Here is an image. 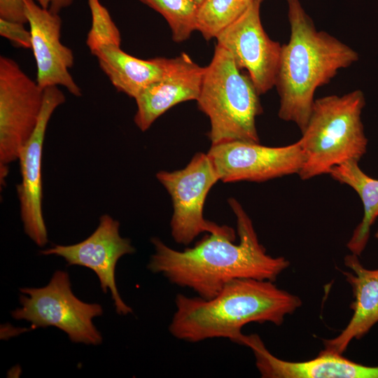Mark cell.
Masks as SVG:
<instances>
[{
    "label": "cell",
    "mask_w": 378,
    "mask_h": 378,
    "mask_svg": "<svg viewBox=\"0 0 378 378\" xmlns=\"http://www.w3.org/2000/svg\"><path fill=\"white\" fill-rule=\"evenodd\" d=\"M227 202L236 216L239 244L234 243L235 234L209 233L193 247L178 251L153 237L150 242L155 253L148 269L162 274L173 284L192 289L206 300L216 296L236 279L276 281L289 267V260L268 255L241 204L234 197Z\"/></svg>",
    "instance_id": "1"
},
{
    "label": "cell",
    "mask_w": 378,
    "mask_h": 378,
    "mask_svg": "<svg viewBox=\"0 0 378 378\" xmlns=\"http://www.w3.org/2000/svg\"><path fill=\"white\" fill-rule=\"evenodd\" d=\"M175 305L169 326L175 338L192 343L227 338L236 343L244 326L252 322L281 326L302 300L274 281L236 279L211 299L178 294Z\"/></svg>",
    "instance_id": "2"
},
{
    "label": "cell",
    "mask_w": 378,
    "mask_h": 378,
    "mask_svg": "<svg viewBox=\"0 0 378 378\" xmlns=\"http://www.w3.org/2000/svg\"><path fill=\"white\" fill-rule=\"evenodd\" d=\"M290 38L282 45L275 87L278 116L304 130L316 89L340 69L358 60L350 46L325 31H318L300 0H287Z\"/></svg>",
    "instance_id": "3"
},
{
    "label": "cell",
    "mask_w": 378,
    "mask_h": 378,
    "mask_svg": "<svg viewBox=\"0 0 378 378\" xmlns=\"http://www.w3.org/2000/svg\"><path fill=\"white\" fill-rule=\"evenodd\" d=\"M365 104L360 90L314 100L298 140L304 156L298 174L302 180L329 174L334 167L348 161H360L368 146L361 121Z\"/></svg>",
    "instance_id": "4"
},
{
    "label": "cell",
    "mask_w": 378,
    "mask_h": 378,
    "mask_svg": "<svg viewBox=\"0 0 378 378\" xmlns=\"http://www.w3.org/2000/svg\"><path fill=\"white\" fill-rule=\"evenodd\" d=\"M233 57L216 44L205 67L199 110L210 122L211 145L231 141L260 143L256 118L262 112L259 94L248 74H244Z\"/></svg>",
    "instance_id": "5"
},
{
    "label": "cell",
    "mask_w": 378,
    "mask_h": 378,
    "mask_svg": "<svg viewBox=\"0 0 378 378\" xmlns=\"http://www.w3.org/2000/svg\"><path fill=\"white\" fill-rule=\"evenodd\" d=\"M21 307L12 312L17 320H26L34 328L55 326L76 343L97 345L102 337L92 319L101 316L97 303H86L72 292L67 272L57 270L48 285L41 288H21Z\"/></svg>",
    "instance_id": "6"
},
{
    "label": "cell",
    "mask_w": 378,
    "mask_h": 378,
    "mask_svg": "<svg viewBox=\"0 0 378 378\" xmlns=\"http://www.w3.org/2000/svg\"><path fill=\"white\" fill-rule=\"evenodd\" d=\"M155 176L171 197L173 214L170 228L175 242L189 245L203 232L235 234L232 227L219 225L204 216L208 193L220 181L207 153H197L184 168L172 172L161 170Z\"/></svg>",
    "instance_id": "7"
},
{
    "label": "cell",
    "mask_w": 378,
    "mask_h": 378,
    "mask_svg": "<svg viewBox=\"0 0 378 378\" xmlns=\"http://www.w3.org/2000/svg\"><path fill=\"white\" fill-rule=\"evenodd\" d=\"M44 89L13 59L0 57V177L18 159L33 133L41 111Z\"/></svg>",
    "instance_id": "8"
},
{
    "label": "cell",
    "mask_w": 378,
    "mask_h": 378,
    "mask_svg": "<svg viewBox=\"0 0 378 378\" xmlns=\"http://www.w3.org/2000/svg\"><path fill=\"white\" fill-rule=\"evenodd\" d=\"M207 154L223 183H260L298 174L304 160L298 141L278 147L244 141H226L211 145Z\"/></svg>",
    "instance_id": "9"
},
{
    "label": "cell",
    "mask_w": 378,
    "mask_h": 378,
    "mask_svg": "<svg viewBox=\"0 0 378 378\" xmlns=\"http://www.w3.org/2000/svg\"><path fill=\"white\" fill-rule=\"evenodd\" d=\"M262 0H253L246 10L216 37L241 69H246L259 94L275 86L281 45L265 31L260 16Z\"/></svg>",
    "instance_id": "10"
},
{
    "label": "cell",
    "mask_w": 378,
    "mask_h": 378,
    "mask_svg": "<svg viewBox=\"0 0 378 378\" xmlns=\"http://www.w3.org/2000/svg\"><path fill=\"white\" fill-rule=\"evenodd\" d=\"M66 101L58 86L44 88L43 101L36 127L18 156L21 182L17 185L20 216L25 234L38 246L48 242L42 201V156L45 135L55 109Z\"/></svg>",
    "instance_id": "11"
},
{
    "label": "cell",
    "mask_w": 378,
    "mask_h": 378,
    "mask_svg": "<svg viewBox=\"0 0 378 378\" xmlns=\"http://www.w3.org/2000/svg\"><path fill=\"white\" fill-rule=\"evenodd\" d=\"M120 223L108 214L99 218L96 230L83 241L71 245H54L43 250L44 255L62 257L69 265L88 267L97 274L104 293L110 290L117 314L127 315L132 309L122 300L115 283V267L123 255L135 252L130 239L122 237Z\"/></svg>",
    "instance_id": "12"
},
{
    "label": "cell",
    "mask_w": 378,
    "mask_h": 378,
    "mask_svg": "<svg viewBox=\"0 0 378 378\" xmlns=\"http://www.w3.org/2000/svg\"><path fill=\"white\" fill-rule=\"evenodd\" d=\"M24 1L36 65V81L43 89L62 86L74 96L80 97L81 89L69 71L74 65V56L71 49L61 41L59 13L42 8L34 0Z\"/></svg>",
    "instance_id": "13"
},
{
    "label": "cell",
    "mask_w": 378,
    "mask_h": 378,
    "mask_svg": "<svg viewBox=\"0 0 378 378\" xmlns=\"http://www.w3.org/2000/svg\"><path fill=\"white\" fill-rule=\"evenodd\" d=\"M237 344L251 349L263 378H378V365L358 363L326 349L313 359L293 362L274 356L257 334H242Z\"/></svg>",
    "instance_id": "14"
},
{
    "label": "cell",
    "mask_w": 378,
    "mask_h": 378,
    "mask_svg": "<svg viewBox=\"0 0 378 378\" xmlns=\"http://www.w3.org/2000/svg\"><path fill=\"white\" fill-rule=\"evenodd\" d=\"M205 67L199 66L186 53L170 58L161 79L143 90L135 99L134 121L142 132L150 128L163 113L175 105L197 99Z\"/></svg>",
    "instance_id": "15"
},
{
    "label": "cell",
    "mask_w": 378,
    "mask_h": 378,
    "mask_svg": "<svg viewBox=\"0 0 378 378\" xmlns=\"http://www.w3.org/2000/svg\"><path fill=\"white\" fill-rule=\"evenodd\" d=\"M344 265L352 270L342 272L352 289L354 300L350 308L353 315L340 335L323 341L324 349L340 354L353 340L362 338L378 323V268L365 267L353 253L345 256Z\"/></svg>",
    "instance_id": "16"
},
{
    "label": "cell",
    "mask_w": 378,
    "mask_h": 378,
    "mask_svg": "<svg viewBox=\"0 0 378 378\" xmlns=\"http://www.w3.org/2000/svg\"><path fill=\"white\" fill-rule=\"evenodd\" d=\"M94 56L114 88L134 99L147 87L162 78L170 59L137 58L118 46H104Z\"/></svg>",
    "instance_id": "17"
},
{
    "label": "cell",
    "mask_w": 378,
    "mask_h": 378,
    "mask_svg": "<svg viewBox=\"0 0 378 378\" xmlns=\"http://www.w3.org/2000/svg\"><path fill=\"white\" fill-rule=\"evenodd\" d=\"M336 181L354 190L363 206V216L346 244L351 253L360 256L365 250L370 229L378 217V179L367 175L358 161H348L334 167L329 174Z\"/></svg>",
    "instance_id": "18"
},
{
    "label": "cell",
    "mask_w": 378,
    "mask_h": 378,
    "mask_svg": "<svg viewBox=\"0 0 378 378\" xmlns=\"http://www.w3.org/2000/svg\"><path fill=\"white\" fill-rule=\"evenodd\" d=\"M253 0H204L199 6L197 30L210 40L240 17Z\"/></svg>",
    "instance_id": "19"
},
{
    "label": "cell",
    "mask_w": 378,
    "mask_h": 378,
    "mask_svg": "<svg viewBox=\"0 0 378 378\" xmlns=\"http://www.w3.org/2000/svg\"><path fill=\"white\" fill-rule=\"evenodd\" d=\"M162 15L176 43L186 41L197 30L199 5L195 0H139Z\"/></svg>",
    "instance_id": "20"
},
{
    "label": "cell",
    "mask_w": 378,
    "mask_h": 378,
    "mask_svg": "<svg viewBox=\"0 0 378 378\" xmlns=\"http://www.w3.org/2000/svg\"><path fill=\"white\" fill-rule=\"evenodd\" d=\"M91 15V27L86 45L92 55L106 46L121 44V35L108 9L99 0H87Z\"/></svg>",
    "instance_id": "21"
},
{
    "label": "cell",
    "mask_w": 378,
    "mask_h": 378,
    "mask_svg": "<svg viewBox=\"0 0 378 378\" xmlns=\"http://www.w3.org/2000/svg\"><path fill=\"white\" fill-rule=\"evenodd\" d=\"M24 23L7 20L0 18V35L12 42L15 46L31 48V38L29 30H27Z\"/></svg>",
    "instance_id": "22"
},
{
    "label": "cell",
    "mask_w": 378,
    "mask_h": 378,
    "mask_svg": "<svg viewBox=\"0 0 378 378\" xmlns=\"http://www.w3.org/2000/svg\"><path fill=\"white\" fill-rule=\"evenodd\" d=\"M0 18L24 24L27 23L24 0H0Z\"/></svg>",
    "instance_id": "23"
},
{
    "label": "cell",
    "mask_w": 378,
    "mask_h": 378,
    "mask_svg": "<svg viewBox=\"0 0 378 378\" xmlns=\"http://www.w3.org/2000/svg\"><path fill=\"white\" fill-rule=\"evenodd\" d=\"M42 8L55 13H59L62 9L70 6L74 0H34Z\"/></svg>",
    "instance_id": "24"
},
{
    "label": "cell",
    "mask_w": 378,
    "mask_h": 378,
    "mask_svg": "<svg viewBox=\"0 0 378 378\" xmlns=\"http://www.w3.org/2000/svg\"><path fill=\"white\" fill-rule=\"evenodd\" d=\"M195 1H196V3H197L199 6H200V5L203 3V1H204V0H195Z\"/></svg>",
    "instance_id": "25"
},
{
    "label": "cell",
    "mask_w": 378,
    "mask_h": 378,
    "mask_svg": "<svg viewBox=\"0 0 378 378\" xmlns=\"http://www.w3.org/2000/svg\"><path fill=\"white\" fill-rule=\"evenodd\" d=\"M374 236H375V238H376V239H377V241H378V230H377V232L375 233V235H374Z\"/></svg>",
    "instance_id": "26"
}]
</instances>
